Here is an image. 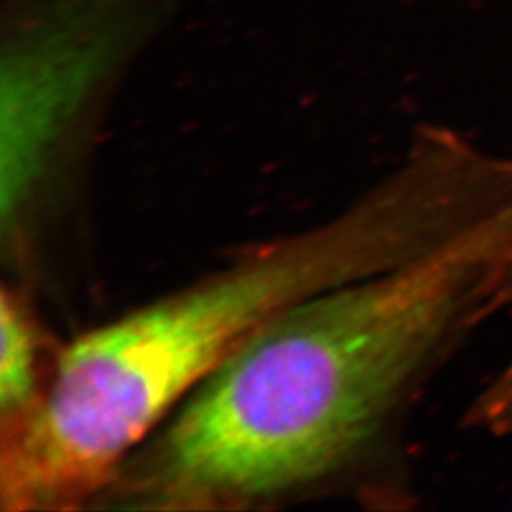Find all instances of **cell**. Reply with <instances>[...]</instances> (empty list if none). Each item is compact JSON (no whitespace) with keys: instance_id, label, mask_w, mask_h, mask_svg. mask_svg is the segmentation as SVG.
Masks as SVG:
<instances>
[{"instance_id":"277c9868","label":"cell","mask_w":512,"mask_h":512,"mask_svg":"<svg viewBox=\"0 0 512 512\" xmlns=\"http://www.w3.org/2000/svg\"><path fill=\"white\" fill-rule=\"evenodd\" d=\"M0 410L4 420H21L35 404V340L18 304L2 293L0 300Z\"/></svg>"},{"instance_id":"7a4b0ae2","label":"cell","mask_w":512,"mask_h":512,"mask_svg":"<svg viewBox=\"0 0 512 512\" xmlns=\"http://www.w3.org/2000/svg\"><path fill=\"white\" fill-rule=\"evenodd\" d=\"M511 260L512 202L401 266L281 311L186 397L148 465L152 495L198 505L327 475L494 313Z\"/></svg>"},{"instance_id":"5b68a950","label":"cell","mask_w":512,"mask_h":512,"mask_svg":"<svg viewBox=\"0 0 512 512\" xmlns=\"http://www.w3.org/2000/svg\"><path fill=\"white\" fill-rule=\"evenodd\" d=\"M507 306H512V260L497 285L494 296V313L501 308H507Z\"/></svg>"},{"instance_id":"3957f363","label":"cell","mask_w":512,"mask_h":512,"mask_svg":"<svg viewBox=\"0 0 512 512\" xmlns=\"http://www.w3.org/2000/svg\"><path fill=\"white\" fill-rule=\"evenodd\" d=\"M181 0H10L0 37V209L19 219L59 139Z\"/></svg>"},{"instance_id":"6da1fadb","label":"cell","mask_w":512,"mask_h":512,"mask_svg":"<svg viewBox=\"0 0 512 512\" xmlns=\"http://www.w3.org/2000/svg\"><path fill=\"white\" fill-rule=\"evenodd\" d=\"M511 194L503 158L427 133L406 164L334 219L78 336L6 439L4 507H59L90 494L275 315L439 247L492 217Z\"/></svg>"}]
</instances>
